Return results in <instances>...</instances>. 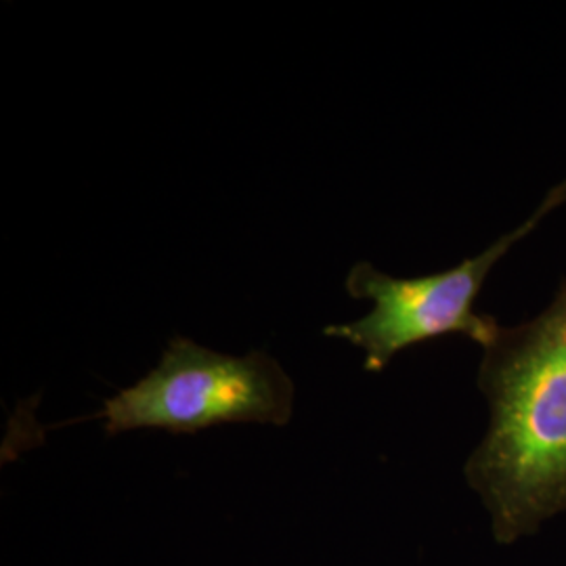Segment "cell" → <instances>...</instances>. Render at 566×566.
<instances>
[{
    "mask_svg": "<svg viewBox=\"0 0 566 566\" xmlns=\"http://www.w3.org/2000/svg\"><path fill=\"white\" fill-rule=\"evenodd\" d=\"M566 202V179L547 191L537 210L500 240L462 263L420 277H392L367 261L353 264L344 287L350 298H367L374 308L357 322L327 325L325 336L343 338L365 353L367 371H382L405 348L460 334L481 346L491 343L500 322L476 313L489 273L552 210Z\"/></svg>",
    "mask_w": 566,
    "mask_h": 566,
    "instance_id": "cell-3",
    "label": "cell"
},
{
    "mask_svg": "<svg viewBox=\"0 0 566 566\" xmlns=\"http://www.w3.org/2000/svg\"><path fill=\"white\" fill-rule=\"evenodd\" d=\"M479 388L491 422L464 476L495 539L514 544L566 510V280L539 315L500 325L483 346Z\"/></svg>",
    "mask_w": 566,
    "mask_h": 566,
    "instance_id": "cell-1",
    "label": "cell"
},
{
    "mask_svg": "<svg viewBox=\"0 0 566 566\" xmlns=\"http://www.w3.org/2000/svg\"><path fill=\"white\" fill-rule=\"evenodd\" d=\"M296 386L264 350L235 357L175 336L158 365L95 416L116 437L133 430L196 434L221 424L285 426Z\"/></svg>",
    "mask_w": 566,
    "mask_h": 566,
    "instance_id": "cell-2",
    "label": "cell"
}]
</instances>
